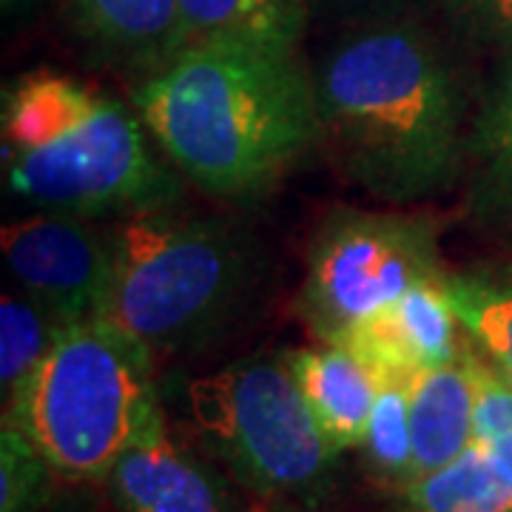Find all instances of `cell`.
I'll list each match as a JSON object with an SVG mask.
<instances>
[{
	"label": "cell",
	"instance_id": "12",
	"mask_svg": "<svg viewBox=\"0 0 512 512\" xmlns=\"http://www.w3.org/2000/svg\"><path fill=\"white\" fill-rule=\"evenodd\" d=\"M69 20L97 52L151 72L183 49L180 0H69Z\"/></svg>",
	"mask_w": 512,
	"mask_h": 512
},
{
	"label": "cell",
	"instance_id": "22",
	"mask_svg": "<svg viewBox=\"0 0 512 512\" xmlns=\"http://www.w3.org/2000/svg\"><path fill=\"white\" fill-rule=\"evenodd\" d=\"M450 9L476 35L512 40V0H450Z\"/></svg>",
	"mask_w": 512,
	"mask_h": 512
},
{
	"label": "cell",
	"instance_id": "4",
	"mask_svg": "<svg viewBox=\"0 0 512 512\" xmlns=\"http://www.w3.org/2000/svg\"><path fill=\"white\" fill-rule=\"evenodd\" d=\"M151 353L109 319L77 322L15 387L3 419L35 444L57 476L109 478L160 407Z\"/></svg>",
	"mask_w": 512,
	"mask_h": 512
},
{
	"label": "cell",
	"instance_id": "23",
	"mask_svg": "<svg viewBox=\"0 0 512 512\" xmlns=\"http://www.w3.org/2000/svg\"><path fill=\"white\" fill-rule=\"evenodd\" d=\"M416 0H308L311 9H322L325 15L336 18H353V20H396L393 15L410 6Z\"/></svg>",
	"mask_w": 512,
	"mask_h": 512
},
{
	"label": "cell",
	"instance_id": "7",
	"mask_svg": "<svg viewBox=\"0 0 512 512\" xmlns=\"http://www.w3.org/2000/svg\"><path fill=\"white\" fill-rule=\"evenodd\" d=\"M441 276L439 234L430 222L342 208L313 237L299 313L330 345L410 288Z\"/></svg>",
	"mask_w": 512,
	"mask_h": 512
},
{
	"label": "cell",
	"instance_id": "5",
	"mask_svg": "<svg viewBox=\"0 0 512 512\" xmlns=\"http://www.w3.org/2000/svg\"><path fill=\"white\" fill-rule=\"evenodd\" d=\"M111 279L100 319L148 350L174 348L220 325L254 276L248 242L231 225L171 214H128L109 231Z\"/></svg>",
	"mask_w": 512,
	"mask_h": 512
},
{
	"label": "cell",
	"instance_id": "9",
	"mask_svg": "<svg viewBox=\"0 0 512 512\" xmlns=\"http://www.w3.org/2000/svg\"><path fill=\"white\" fill-rule=\"evenodd\" d=\"M456 311L441 288V279L421 282L348 328L336 342L376 376L410 379L427 367L450 365L461 359Z\"/></svg>",
	"mask_w": 512,
	"mask_h": 512
},
{
	"label": "cell",
	"instance_id": "21",
	"mask_svg": "<svg viewBox=\"0 0 512 512\" xmlns=\"http://www.w3.org/2000/svg\"><path fill=\"white\" fill-rule=\"evenodd\" d=\"M467 365L476 387V413H473V441L481 447H493L512 441V384L498 373L493 362L467 353Z\"/></svg>",
	"mask_w": 512,
	"mask_h": 512
},
{
	"label": "cell",
	"instance_id": "6",
	"mask_svg": "<svg viewBox=\"0 0 512 512\" xmlns=\"http://www.w3.org/2000/svg\"><path fill=\"white\" fill-rule=\"evenodd\" d=\"M194 433L259 495L311 498L330 473L333 447L285 356H248L185 387Z\"/></svg>",
	"mask_w": 512,
	"mask_h": 512
},
{
	"label": "cell",
	"instance_id": "20",
	"mask_svg": "<svg viewBox=\"0 0 512 512\" xmlns=\"http://www.w3.org/2000/svg\"><path fill=\"white\" fill-rule=\"evenodd\" d=\"M52 464L15 424L0 430V512H35L49 495Z\"/></svg>",
	"mask_w": 512,
	"mask_h": 512
},
{
	"label": "cell",
	"instance_id": "16",
	"mask_svg": "<svg viewBox=\"0 0 512 512\" xmlns=\"http://www.w3.org/2000/svg\"><path fill=\"white\" fill-rule=\"evenodd\" d=\"M441 288L461 330L512 384V271L444 274Z\"/></svg>",
	"mask_w": 512,
	"mask_h": 512
},
{
	"label": "cell",
	"instance_id": "14",
	"mask_svg": "<svg viewBox=\"0 0 512 512\" xmlns=\"http://www.w3.org/2000/svg\"><path fill=\"white\" fill-rule=\"evenodd\" d=\"M308 12V0H180L183 49L197 43H239L293 55Z\"/></svg>",
	"mask_w": 512,
	"mask_h": 512
},
{
	"label": "cell",
	"instance_id": "13",
	"mask_svg": "<svg viewBox=\"0 0 512 512\" xmlns=\"http://www.w3.org/2000/svg\"><path fill=\"white\" fill-rule=\"evenodd\" d=\"M413 478L450 464L473 444L476 387L467 356L441 367H427L407 379Z\"/></svg>",
	"mask_w": 512,
	"mask_h": 512
},
{
	"label": "cell",
	"instance_id": "15",
	"mask_svg": "<svg viewBox=\"0 0 512 512\" xmlns=\"http://www.w3.org/2000/svg\"><path fill=\"white\" fill-rule=\"evenodd\" d=\"M410 512H512V490L476 441L450 464L402 484Z\"/></svg>",
	"mask_w": 512,
	"mask_h": 512
},
{
	"label": "cell",
	"instance_id": "8",
	"mask_svg": "<svg viewBox=\"0 0 512 512\" xmlns=\"http://www.w3.org/2000/svg\"><path fill=\"white\" fill-rule=\"evenodd\" d=\"M0 248L20 291L52 311L63 325L97 319L111 279L109 231L86 217L40 211L6 222Z\"/></svg>",
	"mask_w": 512,
	"mask_h": 512
},
{
	"label": "cell",
	"instance_id": "19",
	"mask_svg": "<svg viewBox=\"0 0 512 512\" xmlns=\"http://www.w3.org/2000/svg\"><path fill=\"white\" fill-rule=\"evenodd\" d=\"M370 467L379 476L399 481V487L413 478V430H410V393L407 379L384 376L370 410L365 441Z\"/></svg>",
	"mask_w": 512,
	"mask_h": 512
},
{
	"label": "cell",
	"instance_id": "24",
	"mask_svg": "<svg viewBox=\"0 0 512 512\" xmlns=\"http://www.w3.org/2000/svg\"><path fill=\"white\" fill-rule=\"evenodd\" d=\"M20 3H23V0H3V9H6V12H12V9H18Z\"/></svg>",
	"mask_w": 512,
	"mask_h": 512
},
{
	"label": "cell",
	"instance_id": "11",
	"mask_svg": "<svg viewBox=\"0 0 512 512\" xmlns=\"http://www.w3.org/2000/svg\"><path fill=\"white\" fill-rule=\"evenodd\" d=\"M333 453L362 447L379 379L339 345L282 353Z\"/></svg>",
	"mask_w": 512,
	"mask_h": 512
},
{
	"label": "cell",
	"instance_id": "1",
	"mask_svg": "<svg viewBox=\"0 0 512 512\" xmlns=\"http://www.w3.org/2000/svg\"><path fill=\"white\" fill-rule=\"evenodd\" d=\"M319 140L370 197L416 202L456 183L461 94L439 43L416 23L382 20L339 40L313 74Z\"/></svg>",
	"mask_w": 512,
	"mask_h": 512
},
{
	"label": "cell",
	"instance_id": "2",
	"mask_svg": "<svg viewBox=\"0 0 512 512\" xmlns=\"http://www.w3.org/2000/svg\"><path fill=\"white\" fill-rule=\"evenodd\" d=\"M131 106L191 183L228 200L265 194L319 140L313 80L293 55L239 43L185 46Z\"/></svg>",
	"mask_w": 512,
	"mask_h": 512
},
{
	"label": "cell",
	"instance_id": "18",
	"mask_svg": "<svg viewBox=\"0 0 512 512\" xmlns=\"http://www.w3.org/2000/svg\"><path fill=\"white\" fill-rule=\"evenodd\" d=\"M467 148L478 165L481 197L512 205V60L484 97Z\"/></svg>",
	"mask_w": 512,
	"mask_h": 512
},
{
	"label": "cell",
	"instance_id": "3",
	"mask_svg": "<svg viewBox=\"0 0 512 512\" xmlns=\"http://www.w3.org/2000/svg\"><path fill=\"white\" fill-rule=\"evenodd\" d=\"M137 111L66 74H32L3 97V171L20 200L74 217L143 214L177 202Z\"/></svg>",
	"mask_w": 512,
	"mask_h": 512
},
{
	"label": "cell",
	"instance_id": "10",
	"mask_svg": "<svg viewBox=\"0 0 512 512\" xmlns=\"http://www.w3.org/2000/svg\"><path fill=\"white\" fill-rule=\"evenodd\" d=\"M109 481L123 512H228L217 481L168 436L163 404L117 458Z\"/></svg>",
	"mask_w": 512,
	"mask_h": 512
},
{
	"label": "cell",
	"instance_id": "17",
	"mask_svg": "<svg viewBox=\"0 0 512 512\" xmlns=\"http://www.w3.org/2000/svg\"><path fill=\"white\" fill-rule=\"evenodd\" d=\"M63 325L55 313L46 311L26 293H3L0 299V387L9 399L43 356L63 336Z\"/></svg>",
	"mask_w": 512,
	"mask_h": 512
}]
</instances>
